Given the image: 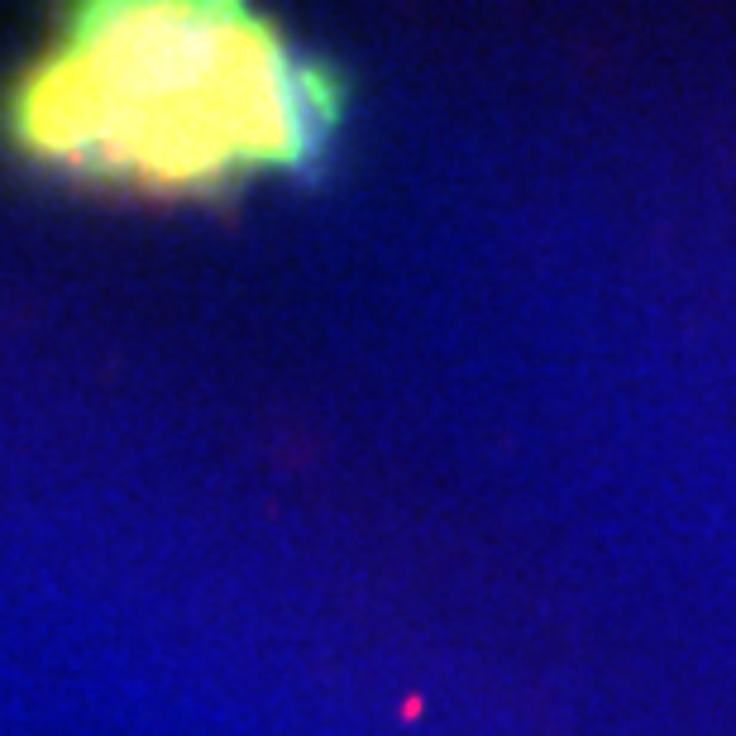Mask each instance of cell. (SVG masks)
<instances>
[{"label": "cell", "instance_id": "1", "mask_svg": "<svg viewBox=\"0 0 736 736\" xmlns=\"http://www.w3.org/2000/svg\"><path fill=\"white\" fill-rule=\"evenodd\" d=\"M20 144L149 187L297 168L335 91L273 24L230 5H96L15 91Z\"/></svg>", "mask_w": 736, "mask_h": 736}]
</instances>
